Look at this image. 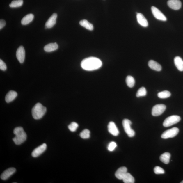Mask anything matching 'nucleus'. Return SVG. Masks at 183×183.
Listing matches in <instances>:
<instances>
[{"label":"nucleus","mask_w":183,"mask_h":183,"mask_svg":"<svg viewBox=\"0 0 183 183\" xmlns=\"http://www.w3.org/2000/svg\"><path fill=\"white\" fill-rule=\"evenodd\" d=\"M47 147V145L46 144L43 143L34 149L32 153V156L34 157H38L46 151Z\"/></svg>","instance_id":"9"},{"label":"nucleus","mask_w":183,"mask_h":183,"mask_svg":"<svg viewBox=\"0 0 183 183\" xmlns=\"http://www.w3.org/2000/svg\"><path fill=\"white\" fill-rule=\"evenodd\" d=\"M108 127L109 132L111 134L114 136H117L118 135V129L114 122H111L109 123Z\"/></svg>","instance_id":"14"},{"label":"nucleus","mask_w":183,"mask_h":183,"mask_svg":"<svg viewBox=\"0 0 183 183\" xmlns=\"http://www.w3.org/2000/svg\"><path fill=\"white\" fill-rule=\"evenodd\" d=\"M126 82L127 86L129 88H132L135 85V81L134 78L131 76H127Z\"/></svg>","instance_id":"26"},{"label":"nucleus","mask_w":183,"mask_h":183,"mask_svg":"<svg viewBox=\"0 0 183 183\" xmlns=\"http://www.w3.org/2000/svg\"><path fill=\"white\" fill-rule=\"evenodd\" d=\"M175 65L177 69L180 71H183V61L179 56H176L174 58Z\"/></svg>","instance_id":"20"},{"label":"nucleus","mask_w":183,"mask_h":183,"mask_svg":"<svg viewBox=\"0 0 183 183\" xmlns=\"http://www.w3.org/2000/svg\"><path fill=\"white\" fill-rule=\"evenodd\" d=\"M6 24V22L5 20H1L0 21V29H1L5 26Z\"/></svg>","instance_id":"34"},{"label":"nucleus","mask_w":183,"mask_h":183,"mask_svg":"<svg viewBox=\"0 0 183 183\" xmlns=\"http://www.w3.org/2000/svg\"><path fill=\"white\" fill-rule=\"evenodd\" d=\"M15 137L13 138V140L16 145H20L26 141L27 135L22 127H16L13 131Z\"/></svg>","instance_id":"2"},{"label":"nucleus","mask_w":183,"mask_h":183,"mask_svg":"<svg viewBox=\"0 0 183 183\" xmlns=\"http://www.w3.org/2000/svg\"><path fill=\"white\" fill-rule=\"evenodd\" d=\"M58 48V45L56 43H51L45 46L44 49L46 52H49L56 50Z\"/></svg>","instance_id":"19"},{"label":"nucleus","mask_w":183,"mask_h":183,"mask_svg":"<svg viewBox=\"0 0 183 183\" xmlns=\"http://www.w3.org/2000/svg\"><path fill=\"white\" fill-rule=\"evenodd\" d=\"M181 120L180 117L178 116H172L165 119L163 122L164 126L169 127L179 122Z\"/></svg>","instance_id":"5"},{"label":"nucleus","mask_w":183,"mask_h":183,"mask_svg":"<svg viewBox=\"0 0 183 183\" xmlns=\"http://www.w3.org/2000/svg\"><path fill=\"white\" fill-rule=\"evenodd\" d=\"M81 67L86 71H92L100 69L102 65V62L100 59L95 57L86 58L81 61Z\"/></svg>","instance_id":"1"},{"label":"nucleus","mask_w":183,"mask_h":183,"mask_svg":"<svg viewBox=\"0 0 183 183\" xmlns=\"http://www.w3.org/2000/svg\"><path fill=\"white\" fill-rule=\"evenodd\" d=\"M80 25L85 27L86 29L90 31L93 30V26L86 20H83L79 22Z\"/></svg>","instance_id":"22"},{"label":"nucleus","mask_w":183,"mask_h":183,"mask_svg":"<svg viewBox=\"0 0 183 183\" xmlns=\"http://www.w3.org/2000/svg\"><path fill=\"white\" fill-rule=\"evenodd\" d=\"M80 136L83 139H88L90 137V131L88 129H84L80 134Z\"/></svg>","instance_id":"29"},{"label":"nucleus","mask_w":183,"mask_h":183,"mask_svg":"<svg viewBox=\"0 0 183 183\" xmlns=\"http://www.w3.org/2000/svg\"><path fill=\"white\" fill-rule=\"evenodd\" d=\"M127 172V168L125 167V166H123V167L119 168L117 170L116 173H115V176L118 179L122 180L123 177H124V176Z\"/></svg>","instance_id":"16"},{"label":"nucleus","mask_w":183,"mask_h":183,"mask_svg":"<svg viewBox=\"0 0 183 183\" xmlns=\"http://www.w3.org/2000/svg\"><path fill=\"white\" fill-rule=\"evenodd\" d=\"M157 95L160 98L164 99L169 97L171 96V93L169 91H164L159 92Z\"/></svg>","instance_id":"27"},{"label":"nucleus","mask_w":183,"mask_h":183,"mask_svg":"<svg viewBox=\"0 0 183 183\" xmlns=\"http://www.w3.org/2000/svg\"><path fill=\"white\" fill-rule=\"evenodd\" d=\"M46 111V107L40 103H38L35 105L32 109V113L33 118L35 120H40L44 116Z\"/></svg>","instance_id":"3"},{"label":"nucleus","mask_w":183,"mask_h":183,"mask_svg":"<svg viewBox=\"0 0 183 183\" xmlns=\"http://www.w3.org/2000/svg\"><path fill=\"white\" fill-rule=\"evenodd\" d=\"M7 67L6 63L1 59L0 60V69L2 70L5 71L7 69Z\"/></svg>","instance_id":"33"},{"label":"nucleus","mask_w":183,"mask_h":183,"mask_svg":"<svg viewBox=\"0 0 183 183\" xmlns=\"http://www.w3.org/2000/svg\"><path fill=\"white\" fill-rule=\"evenodd\" d=\"M16 170L15 168H10L6 170L2 173L1 176V178L2 180H6L8 179L16 172Z\"/></svg>","instance_id":"13"},{"label":"nucleus","mask_w":183,"mask_h":183,"mask_svg":"<svg viewBox=\"0 0 183 183\" xmlns=\"http://www.w3.org/2000/svg\"><path fill=\"white\" fill-rule=\"evenodd\" d=\"M179 132V129L177 127H174L166 130L161 136L162 138L166 139L172 138L176 136Z\"/></svg>","instance_id":"6"},{"label":"nucleus","mask_w":183,"mask_h":183,"mask_svg":"<svg viewBox=\"0 0 183 183\" xmlns=\"http://www.w3.org/2000/svg\"><path fill=\"white\" fill-rule=\"evenodd\" d=\"M78 127L79 125L77 123L73 122L69 125L68 128L70 131L74 132L77 130Z\"/></svg>","instance_id":"30"},{"label":"nucleus","mask_w":183,"mask_h":183,"mask_svg":"<svg viewBox=\"0 0 183 183\" xmlns=\"http://www.w3.org/2000/svg\"><path fill=\"white\" fill-rule=\"evenodd\" d=\"M122 180L125 183H134L135 182L134 178L130 173L127 172L125 174Z\"/></svg>","instance_id":"24"},{"label":"nucleus","mask_w":183,"mask_h":183,"mask_svg":"<svg viewBox=\"0 0 183 183\" xmlns=\"http://www.w3.org/2000/svg\"><path fill=\"white\" fill-rule=\"evenodd\" d=\"M116 147V143L114 142H111L108 146V150L110 151H113Z\"/></svg>","instance_id":"32"},{"label":"nucleus","mask_w":183,"mask_h":183,"mask_svg":"<svg viewBox=\"0 0 183 183\" xmlns=\"http://www.w3.org/2000/svg\"><path fill=\"white\" fill-rule=\"evenodd\" d=\"M166 106L164 104H156L152 109V114L154 116H157L162 114L165 111Z\"/></svg>","instance_id":"7"},{"label":"nucleus","mask_w":183,"mask_h":183,"mask_svg":"<svg viewBox=\"0 0 183 183\" xmlns=\"http://www.w3.org/2000/svg\"><path fill=\"white\" fill-rule=\"evenodd\" d=\"M16 56L20 63L24 62L25 57V51L23 46H20L18 48L16 51Z\"/></svg>","instance_id":"10"},{"label":"nucleus","mask_w":183,"mask_h":183,"mask_svg":"<svg viewBox=\"0 0 183 183\" xmlns=\"http://www.w3.org/2000/svg\"><path fill=\"white\" fill-rule=\"evenodd\" d=\"M17 96V93L15 91H10L6 95L5 100L6 102L9 103L13 101Z\"/></svg>","instance_id":"18"},{"label":"nucleus","mask_w":183,"mask_h":183,"mask_svg":"<svg viewBox=\"0 0 183 183\" xmlns=\"http://www.w3.org/2000/svg\"><path fill=\"white\" fill-rule=\"evenodd\" d=\"M154 172L156 174H164L165 173L164 170L159 166H156L154 168Z\"/></svg>","instance_id":"31"},{"label":"nucleus","mask_w":183,"mask_h":183,"mask_svg":"<svg viewBox=\"0 0 183 183\" xmlns=\"http://www.w3.org/2000/svg\"><path fill=\"white\" fill-rule=\"evenodd\" d=\"M23 0H14L9 5L11 8H17L21 7L23 5Z\"/></svg>","instance_id":"25"},{"label":"nucleus","mask_w":183,"mask_h":183,"mask_svg":"<svg viewBox=\"0 0 183 183\" xmlns=\"http://www.w3.org/2000/svg\"><path fill=\"white\" fill-rule=\"evenodd\" d=\"M147 91L145 88L144 87H142L137 91L136 94V96L137 97H140L145 96L146 95Z\"/></svg>","instance_id":"28"},{"label":"nucleus","mask_w":183,"mask_h":183,"mask_svg":"<svg viewBox=\"0 0 183 183\" xmlns=\"http://www.w3.org/2000/svg\"><path fill=\"white\" fill-rule=\"evenodd\" d=\"M181 183H183V180L181 182H180Z\"/></svg>","instance_id":"35"},{"label":"nucleus","mask_w":183,"mask_h":183,"mask_svg":"<svg viewBox=\"0 0 183 183\" xmlns=\"http://www.w3.org/2000/svg\"><path fill=\"white\" fill-rule=\"evenodd\" d=\"M168 5L170 8L174 10H178L182 7V3L180 0H169Z\"/></svg>","instance_id":"12"},{"label":"nucleus","mask_w":183,"mask_h":183,"mask_svg":"<svg viewBox=\"0 0 183 183\" xmlns=\"http://www.w3.org/2000/svg\"><path fill=\"white\" fill-rule=\"evenodd\" d=\"M148 65L151 69L156 71H161L162 69L161 65L157 62L153 60H150L149 61Z\"/></svg>","instance_id":"17"},{"label":"nucleus","mask_w":183,"mask_h":183,"mask_svg":"<svg viewBox=\"0 0 183 183\" xmlns=\"http://www.w3.org/2000/svg\"><path fill=\"white\" fill-rule=\"evenodd\" d=\"M170 157V154L168 152H165L160 156V160L164 164H168L169 163Z\"/></svg>","instance_id":"23"},{"label":"nucleus","mask_w":183,"mask_h":183,"mask_svg":"<svg viewBox=\"0 0 183 183\" xmlns=\"http://www.w3.org/2000/svg\"><path fill=\"white\" fill-rule=\"evenodd\" d=\"M151 11L154 16L156 19L163 21L167 20L165 15L157 8L152 6L151 7Z\"/></svg>","instance_id":"8"},{"label":"nucleus","mask_w":183,"mask_h":183,"mask_svg":"<svg viewBox=\"0 0 183 183\" xmlns=\"http://www.w3.org/2000/svg\"><path fill=\"white\" fill-rule=\"evenodd\" d=\"M132 122L128 119H125L122 121V125L125 133L129 137H132L135 135V132L131 128Z\"/></svg>","instance_id":"4"},{"label":"nucleus","mask_w":183,"mask_h":183,"mask_svg":"<svg viewBox=\"0 0 183 183\" xmlns=\"http://www.w3.org/2000/svg\"><path fill=\"white\" fill-rule=\"evenodd\" d=\"M137 19L138 22L142 26L146 27L148 26L147 20L143 14L138 13L137 14Z\"/></svg>","instance_id":"15"},{"label":"nucleus","mask_w":183,"mask_h":183,"mask_svg":"<svg viewBox=\"0 0 183 183\" xmlns=\"http://www.w3.org/2000/svg\"><path fill=\"white\" fill-rule=\"evenodd\" d=\"M34 18V16L33 14H28L22 18L21 20V24L24 25L29 24L32 21Z\"/></svg>","instance_id":"21"},{"label":"nucleus","mask_w":183,"mask_h":183,"mask_svg":"<svg viewBox=\"0 0 183 183\" xmlns=\"http://www.w3.org/2000/svg\"><path fill=\"white\" fill-rule=\"evenodd\" d=\"M57 17L56 13L53 14L46 22L45 25V28L50 29L52 28L56 23Z\"/></svg>","instance_id":"11"}]
</instances>
